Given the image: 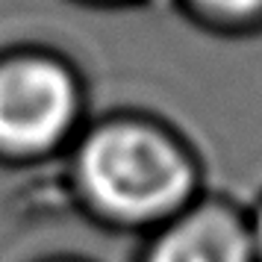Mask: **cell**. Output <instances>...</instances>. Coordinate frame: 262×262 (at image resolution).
Returning a JSON list of instances; mask_svg holds the SVG:
<instances>
[{
    "label": "cell",
    "instance_id": "1",
    "mask_svg": "<svg viewBox=\"0 0 262 262\" xmlns=\"http://www.w3.org/2000/svg\"><path fill=\"white\" fill-rule=\"evenodd\" d=\"M80 174L89 194L121 218H154L189 191L183 156L154 133L109 127L85 144Z\"/></svg>",
    "mask_w": 262,
    "mask_h": 262
},
{
    "label": "cell",
    "instance_id": "2",
    "mask_svg": "<svg viewBox=\"0 0 262 262\" xmlns=\"http://www.w3.org/2000/svg\"><path fill=\"white\" fill-rule=\"evenodd\" d=\"M74 112L68 74L53 62L24 59L0 68V144L41 150L59 139Z\"/></svg>",
    "mask_w": 262,
    "mask_h": 262
},
{
    "label": "cell",
    "instance_id": "3",
    "mask_svg": "<svg viewBox=\"0 0 262 262\" xmlns=\"http://www.w3.org/2000/svg\"><path fill=\"white\" fill-rule=\"evenodd\" d=\"M150 262H248V245L230 215L198 212L156 245Z\"/></svg>",
    "mask_w": 262,
    "mask_h": 262
},
{
    "label": "cell",
    "instance_id": "4",
    "mask_svg": "<svg viewBox=\"0 0 262 262\" xmlns=\"http://www.w3.org/2000/svg\"><path fill=\"white\" fill-rule=\"evenodd\" d=\"M201 3H206L209 9L224 15H248L262 9V0H201Z\"/></svg>",
    "mask_w": 262,
    "mask_h": 262
},
{
    "label": "cell",
    "instance_id": "5",
    "mask_svg": "<svg viewBox=\"0 0 262 262\" xmlns=\"http://www.w3.org/2000/svg\"><path fill=\"white\" fill-rule=\"evenodd\" d=\"M256 242H259V250H262V215H259V224H256Z\"/></svg>",
    "mask_w": 262,
    "mask_h": 262
}]
</instances>
